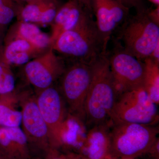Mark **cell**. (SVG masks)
Masks as SVG:
<instances>
[{
	"instance_id": "44dd1931",
	"label": "cell",
	"mask_w": 159,
	"mask_h": 159,
	"mask_svg": "<svg viewBox=\"0 0 159 159\" xmlns=\"http://www.w3.org/2000/svg\"><path fill=\"white\" fill-rule=\"evenodd\" d=\"M15 80L10 70L0 79V96L8 95L14 90Z\"/></svg>"
},
{
	"instance_id": "3957f363",
	"label": "cell",
	"mask_w": 159,
	"mask_h": 159,
	"mask_svg": "<svg viewBox=\"0 0 159 159\" xmlns=\"http://www.w3.org/2000/svg\"><path fill=\"white\" fill-rule=\"evenodd\" d=\"M159 133L157 125L112 123L110 130L112 153L117 159L142 157L153 144Z\"/></svg>"
},
{
	"instance_id": "9c48e42d",
	"label": "cell",
	"mask_w": 159,
	"mask_h": 159,
	"mask_svg": "<svg viewBox=\"0 0 159 159\" xmlns=\"http://www.w3.org/2000/svg\"><path fill=\"white\" fill-rule=\"evenodd\" d=\"M22 107L23 131L28 140L31 156L34 152L43 157L51 148L48 126L40 112L35 99H26Z\"/></svg>"
},
{
	"instance_id": "4316f807",
	"label": "cell",
	"mask_w": 159,
	"mask_h": 159,
	"mask_svg": "<svg viewBox=\"0 0 159 159\" xmlns=\"http://www.w3.org/2000/svg\"><path fill=\"white\" fill-rule=\"evenodd\" d=\"M81 3H82L84 6L90 10L91 11H92V4H91V0H78Z\"/></svg>"
},
{
	"instance_id": "603a6c76",
	"label": "cell",
	"mask_w": 159,
	"mask_h": 159,
	"mask_svg": "<svg viewBox=\"0 0 159 159\" xmlns=\"http://www.w3.org/2000/svg\"><path fill=\"white\" fill-rule=\"evenodd\" d=\"M146 159H159V138L155 140L150 148L142 156Z\"/></svg>"
},
{
	"instance_id": "8fae6325",
	"label": "cell",
	"mask_w": 159,
	"mask_h": 159,
	"mask_svg": "<svg viewBox=\"0 0 159 159\" xmlns=\"http://www.w3.org/2000/svg\"><path fill=\"white\" fill-rule=\"evenodd\" d=\"M97 29L107 46L116 28L126 20L129 9L117 0H91Z\"/></svg>"
},
{
	"instance_id": "ba28073f",
	"label": "cell",
	"mask_w": 159,
	"mask_h": 159,
	"mask_svg": "<svg viewBox=\"0 0 159 159\" xmlns=\"http://www.w3.org/2000/svg\"><path fill=\"white\" fill-rule=\"evenodd\" d=\"M110 68L118 96L126 91L143 87L145 74L144 61L122 50L109 58Z\"/></svg>"
},
{
	"instance_id": "f546056e",
	"label": "cell",
	"mask_w": 159,
	"mask_h": 159,
	"mask_svg": "<svg viewBox=\"0 0 159 159\" xmlns=\"http://www.w3.org/2000/svg\"><path fill=\"white\" fill-rule=\"evenodd\" d=\"M16 1L18 2H25L26 3L30 2H32V1H34V0H15Z\"/></svg>"
},
{
	"instance_id": "83f0119b",
	"label": "cell",
	"mask_w": 159,
	"mask_h": 159,
	"mask_svg": "<svg viewBox=\"0 0 159 159\" xmlns=\"http://www.w3.org/2000/svg\"><path fill=\"white\" fill-rule=\"evenodd\" d=\"M13 1V0H0V12L8 4Z\"/></svg>"
},
{
	"instance_id": "d6986e66",
	"label": "cell",
	"mask_w": 159,
	"mask_h": 159,
	"mask_svg": "<svg viewBox=\"0 0 159 159\" xmlns=\"http://www.w3.org/2000/svg\"><path fill=\"white\" fill-rule=\"evenodd\" d=\"M21 112L14 110L2 99H0V126L19 127L21 124Z\"/></svg>"
},
{
	"instance_id": "4fadbf2b",
	"label": "cell",
	"mask_w": 159,
	"mask_h": 159,
	"mask_svg": "<svg viewBox=\"0 0 159 159\" xmlns=\"http://www.w3.org/2000/svg\"><path fill=\"white\" fill-rule=\"evenodd\" d=\"M92 13L78 0H69L61 5L51 23V44L60 34L74 28L88 15Z\"/></svg>"
},
{
	"instance_id": "5b68a950",
	"label": "cell",
	"mask_w": 159,
	"mask_h": 159,
	"mask_svg": "<svg viewBox=\"0 0 159 159\" xmlns=\"http://www.w3.org/2000/svg\"><path fill=\"white\" fill-rule=\"evenodd\" d=\"M147 10L129 20L121 34L124 51L142 61L150 57L159 43V25L151 19Z\"/></svg>"
},
{
	"instance_id": "ac0fdd59",
	"label": "cell",
	"mask_w": 159,
	"mask_h": 159,
	"mask_svg": "<svg viewBox=\"0 0 159 159\" xmlns=\"http://www.w3.org/2000/svg\"><path fill=\"white\" fill-rule=\"evenodd\" d=\"M4 43L1 60L5 63L15 53L28 52L34 54L38 57L48 50L39 48L25 39H17L4 41Z\"/></svg>"
},
{
	"instance_id": "484cf974",
	"label": "cell",
	"mask_w": 159,
	"mask_h": 159,
	"mask_svg": "<svg viewBox=\"0 0 159 159\" xmlns=\"http://www.w3.org/2000/svg\"><path fill=\"white\" fill-rule=\"evenodd\" d=\"M10 66L6 64L5 62L0 60V79L6 73L10 70Z\"/></svg>"
},
{
	"instance_id": "52a82bcc",
	"label": "cell",
	"mask_w": 159,
	"mask_h": 159,
	"mask_svg": "<svg viewBox=\"0 0 159 159\" xmlns=\"http://www.w3.org/2000/svg\"><path fill=\"white\" fill-rule=\"evenodd\" d=\"M35 100L48 129L51 148L59 149L63 126L68 115L61 93L51 86L40 91Z\"/></svg>"
},
{
	"instance_id": "6da1fadb",
	"label": "cell",
	"mask_w": 159,
	"mask_h": 159,
	"mask_svg": "<svg viewBox=\"0 0 159 159\" xmlns=\"http://www.w3.org/2000/svg\"><path fill=\"white\" fill-rule=\"evenodd\" d=\"M92 79L84 104L88 129L108 122L118 98L110 68L109 58L103 53L91 63Z\"/></svg>"
},
{
	"instance_id": "30bf717a",
	"label": "cell",
	"mask_w": 159,
	"mask_h": 159,
	"mask_svg": "<svg viewBox=\"0 0 159 159\" xmlns=\"http://www.w3.org/2000/svg\"><path fill=\"white\" fill-rule=\"evenodd\" d=\"M65 69L62 57L58 56L51 47L26 63L25 72L30 83L41 91L52 86Z\"/></svg>"
},
{
	"instance_id": "f1b7e54d",
	"label": "cell",
	"mask_w": 159,
	"mask_h": 159,
	"mask_svg": "<svg viewBox=\"0 0 159 159\" xmlns=\"http://www.w3.org/2000/svg\"><path fill=\"white\" fill-rule=\"evenodd\" d=\"M151 2L153 3L157 6H159V0H148Z\"/></svg>"
},
{
	"instance_id": "d4e9b609",
	"label": "cell",
	"mask_w": 159,
	"mask_h": 159,
	"mask_svg": "<svg viewBox=\"0 0 159 159\" xmlns=\"http://www.w3.org/2000/svg\"><path fill=\"white\" fill-rule=\"evenodd\" d=\"M149 57L152 59L154 61L159 64V43L154 49Z\"/></svg>"
},
{
	"instance_id": "8992f818",
	"label": "cell",
	"mask_w": 159,
	"mask_h": 159,
	"mask_svg": "<svg viewBox=\"0 0 159 159\" xmlns=\"http://www.w3.org/2000/svg\"><path fill=\"white\" fill-rule=\"evenodd\" d=\"M91 63L73 62L62 74L60 92L68 113L85 123L84 104L92 79Z\"/></svg>"
},
{
	"instance_id": "2e32d148",
	"label": "cell",
	"mask_w": 159,
	"mask_h": 159,
	"mask_svg": "<svg viewBox=\"0 0 159 159\" xmlns=\"http://www.w3.org/2000/svg\"><path fill=\"white\" fill-rule=\"evenodd\" d=\"M17 39L25 40L43 50H48L51 46L50 36L33 23L18 21L9 29L4 41Z\"/></svg>"
},
{
	"instance_id": "4dcf8cb0",
	"label": "cell",
	"mask_w": 159,
	"mask_h": 159,
	"mask_svg": "<svg viewBox=\"0 0 159 159\" xmlns=\"http://www.w3.org/2000/svg\"><path fill=\"white\" fill-rule=\"evenodd\" d=\"M0 159H5L2 156V155L0 154Z\"/></svg>"
},
{
	"instance_id": "1f68e13d",
	"label": "cell",
	"mask_w": 159,
	"mask_h": 159,
	"mask_svg": "<svg viewBox=\"0 0 159 159\" xmlns=\"http://www.w3.org/2000/svg\"><path fill=\"white\" fill-rule=\"evenodd\" d=\"M119 159H133V158H121Z\"/></svg>"
},
{
	"instance_id": "ffe728a7",
	"label": "cell",
	"mask_w": 159,
	"mask_h": 159,
	"mask_svg": "<svg viewBox=\"0 0 159 159\" xmlns=\"http://www.w3.org/2000/svg\"><path fill=\"white\" fill-rule=\"evenodd\" d=\"M42 159H84L77 152L63 151L54 148H50L42 157Z\"/></svg>"
},
{
	"instance_id": "9a60e30c",
	"label": "cell",
	"mask_w": 159,
	"mask_h": 159,
	"mask_svg": "<svg viewBox=\"0 0 159 159\" xmlns=\"http://www.w3.org/2000/svg\"><path fill=\"white\" fill-rule=\"evenodd\" d=\"M60 6L57 0H34L21 7L18 20L36 25L51 24Z\"/></svg>"
},
{
	"instance_id": "7a4b0ae2",
	"label": "cell",
	"mask_w": 159,
	"mask_h": 159,
	"mask_svg": "<svg viewBox=\"0 0 159 159\" xmlns=\"http://www.w3.org/2000/svg\"><path fill=\"white\" fill-rule=\"evenodd\" d=\"M51 48L74 62L90 63L106 53L107 46L90 13L73 29L60 34Z\"/></svg>"
},
{
	"instance_id": "e0dca14e",
	"label": "cell",
	"mask_w": 159,
	"mask_h": 159,
	"mask_svg": "<svg viewBox=\"0 0 159 159\" xmlns=\"http://www.w3.org/2000/svg\"><path fill=\"white\" fill-rule=\"evenodd\" d=\"M145 74L143 87L151 99L159 104V64L150 57L144 60Z\"/></svg>"
},
{
	"instance_id": "277c9868",
	"label": "cell",
	"mask_w": 159,
	"mask_h": 159,
	"mask_svg": "<svg viewBox=\"0 0 159 159\" xmlns=\"http://www.w3.org/2000/svg\"><path fill=\"white\" fill-rule=\"evenodd\" d=\"M110 120L113 124L127 122L157 125L158 105L151 99L143 87H140L118 96L111 111Z\"/></svg>"
},
{
	"instance_id": "7402d4cb",
	"label": "cell",
	"mask_w": 159,
	"mask_h": 159,
	"mask_svg": "<svg viewBox=\"0 0 159 159\" xmlns=\"http://www.w3.org/2000/svg\"><path fill=\"white\" fill-rule=\"evenodd\" d=\"M122 5L129 9L134 8L137 13L143 12L147 10L144 6L143 0H117Z\"/></svg>"
},
{
	"instance_id": "cb8c5ba5",
	"label": "cell",
	"mask_w": 159,
	"mask_h": 159,
	"mask_svg": "<svg viewBox=\"0 0 159 159\" xmlns=\"http://www.w3.org/2000/svg\"><path fill=\"white\" fill-rule=\"evenodd\" d=\"M147 13L151 19L157 24H159V6H157L156 9L147 10Z\"/></svg>"
},
{
	"instance_id": "5bb4252c",
	"label": "cell",
	"mask_w": 159,
	"mask_h": 159,
	"mask_svg": "<svg viewBox=\"0 0 159 159\" xmlns=\"http://www.w3.org/2000/svg\"><path fill=\"white\" fill-rule=\"evenodd\" d=\"M29 153L27 138L19 127L0 126V154L5 159H26Z\"/></svg>"
},
{
	"instance_id": "7c38bea8",
	"label": "cell",
	"mask_w": 159,
	"mask_h": 159,
	"mask_svg": "<svg viewBox=\"0 0 159 159\" xmlns=\"http://www.w3.org/2000/svg\"><path fill=\"white\" fill-rule=\"evenodd\" d=\"M112 122L94 125L89 129L80 154L84 159H117L111 150L110 130Z\"/></svg>"
}]
</instances>
